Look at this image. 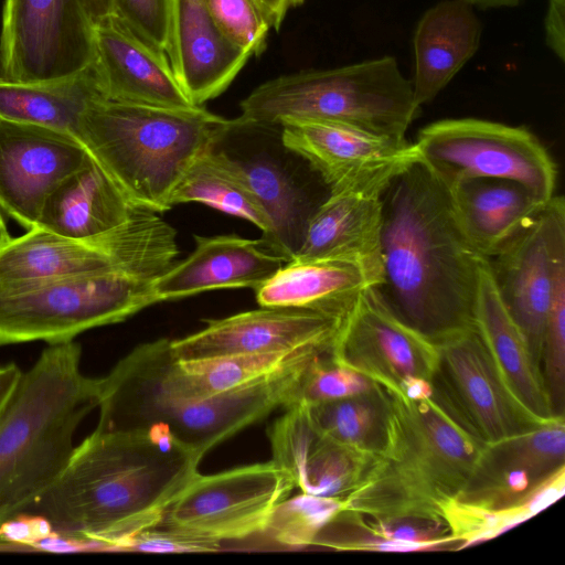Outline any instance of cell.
Segmentation results:
<instances>
[{
	"instance_id": "6da1fadb",
	"label": "cell",
	"mask_w": 565,
	"mask_h": 565,
	"mask_svg": "<svg viewBox=\"0 0 565 565\" xmlns=\"http://www.w3.org/2000/svg\"><path fill=\"white\" fill-rule=\"evenodd\" d=\"M202 458L162 426L95 429L22 518L42 521L65 540L122 551L162 521L200 473Z\"/></svg>"
},
{
	"instance_id": "7a4b0ae2",
	"label": "cell",
	"mask_w": 565,
	"mask_h": 565,
	"mask_svg": "<svg viewBox=\"0 0 565 565\" xmlns=\"http://www.w3.org/2000/svg\"><path fill=\"white\" fill-rule=\"evenodd\" d=\"M382 284L405 323L437 343L475 327L484 257L456 217L447 189L417 161L382 193Z\"/></svg>"
},
{
	"instance_id": "3957f363",
	"label": "cell",
	"mask_w": 565,
	"mask_h": 565,
	"mask_svg": "<svg viewBox=\"0 0 565 565\" xmlns=\"http://www.w3.org/2000/svg\"><path fill=\"white\" fill-rule=\"evenodd\" d=\"M384 425L377 448L342 510L369 519L443 521L484 443L433 379L379 386Z\"/></svg>"
},
{
	"instance_id": "277c9868",
	"label": "cell",
	"mask_w": 565,
	"mask_h": 565,
	"mask_svg": "<svg viewBox=\"0 0 565 565\" xmlns=\"http://www.w3.org/2000/svg\"><path fill=\"white\" fill-rule=\"evenodd\" d=\"M170 342L159 339L138 345L98 379L96 430L162 426L204 456L277 407H286L302 371L321 354L308 353L245 386L205 396L189 383Z\"/></svg>"
},
{
	"instance_id": "5b68a950",
	"label": "cell",
	"mask_w": 565,
	"mask_h": 565,
	"mask_svg": "<svg viewBox=\"0 0 565 565\" xmlns=\"http://www.w3.org/2000/svg\"><path fill=\"white\" fill-rule=\"evenodd\" d=\"M81 345L50 344L0 412V530L60 477L83 419L97 406L98 379L83 374Z\"/></svg>"
},
{
	"instance_id": "8992f818",
	"label": "cell",
	"mask_w": 565,
	"mask_h": 565,
	"mask_svg": "<svg viewBox=\"0 0 565 565\" xmlns=\"http://www.w3.org/2000/svg\"><path fill=\"white\" fill-rule=\"evenodd\" d=\"M231 122L201 106L168 108L103 97L87 107L75 138L132 206L159 214L172 207L182 175Z\"/></svg>"
},
{
	"instance_id": "52a82bcc",
	"label": "cell",
	"mask_w": 565,
	"mask_h": 565,
	"mask_svg": "<svg viewBox=\"0 0 565 565\" xmlns=\"http://www.w3.org/2000/svg\"><path fill=\"white\" fill-rule=\"evenodd\" d=\"M565 490V417L484 443L444 520L459 548L493 539L558 500Z\"/></svg>"
},
{
	"instance_id": "ba28073f",
	"label": "cell",
	"mask_w": 565,
	"mask_h": 565,
	"mask_svg": "<svg viewBox=\"0 0 565 565\" xmlns=\"http://www.w3.org/2000/svg\"><path fill=\"white\" fill-rule=\"evenodd\" d=\"M243 121L279 125L286 119L342 124L405 139L418 114L412 82L392 56L330 70L305 71L267 81L242 103Z\"/></svg>"
},
{
	"instance_id": "9c48e42d",
	"label": "cell",
	"mask_w": 565,
	"mask_h": 565,
	"mask_svg": "<svg viewBox=\"0 0 565 565\" xmlns=\"http://www.w3.org/2000/svg\"><path fill=\"white\" fill-rule=\"evenodd\" d=\"M157 278V277H156ZM154 277L107 271L42 280L0 281V345L72 341L158 303Z\"/></svg>"
},
{
	"instance_id": "30bf717a",
	"label": "cell",
	"mask_w": 565,
	"mask_h": 565,
	"mask_svg": "<svg viewBox=\"0 0 565 565\" xmlns=\"http://www.w3.org/2000/svg\"><path fill=\"white\" fill-rule=\"evenodd\" d=\"M212 148L237 170L269 216L271 230L260 238L292 260L311 216L330 194L322 177L282 142L280 125L232 119Z\"/></svg>"
},
{
	"instance_id": "8fae6325",
	"label": "cell",
	"mask_w": 565,
	"mask_h": 565,
	"mask_svg": "<svg viewBox=\"0 0 565 565\" xmlns=\"http://www.w3.org/2000/svg\"><path fill=\"white\" fill-rule=\"evenodd\" d=\"M426 169L447 189L470 179L516 181L543 201L555 195L556 166L523 127L477 118L443 119L422 128L414 142Z\"/></svg>"
},
{
	"instance_id": "7c38bea8",
	"label": "cell",
	"mask_w": 565,
	"mask_h": 565,
	"mask_svg": "<svg viewBox=\"0 0 565 565\" xmlns=\"http://www.w3.org/2000/svg\"><path fill=\"white\" fill-rule=\"evenodd\" d=\"M95 62V22L83 0H4L0 75L43 82Z\"/></svg>"
},
{
	"instance_id": "4fadbf2b",
	"label": "cell",
	"mask_w": 565,
	"mask_h": 565,
	"mask_svg": "<svg viewBox=\"0 0 565 565\" xmlns=\"http://www.w3.org/2000/svg\"><path fill=\"white\" fill-rule=\"evenodd\" d=\"M495 289L541 370L547 315L565 278V204L554 195L516 236L486 258Z\"/></svg>"
},
{
	"instance_id": "5bb4252c",
	"label": "cell",
	"mask_w": 565,
	"mask_h": 565,
	"mask_svg": "<svg viewBox=\"0 0 565 565\" xmlns=\"http://www.w3.org/2000/svg\"><path fill=\"white\" fill-rule=\"evenodd\" d=\"M296 488L273 460L213 475L199 473L158 525L216 540L259 534L273 510Z\"/></svg>"
},
{
	"instance_id": "9a60e30c",
	"label": "cell",
	"mask_w": 565,
	"mask_h": 565,
	"mask_svg": "<svg viewBox=\"0 0 565 565\" xmlns=\"http://www.w3.org/2000/svg\"><path fill=\"white\" fill-rule=\"evenodd\" d=\"M331 359L386 388L433 380L439 360L436 344L398 318L373 288L342 318Z\"/></svg>"
},
{
	"instance_id": "2e32d148",
	"label": "cell",
	"mask_w": 565,
	"mask_h": 565,
	"mask_svg": "<svg viewBox=\"0 0 565 565\" xmlns=\"http://www.w3.org/2000/svg\"><path fill=\"white\" fill-rule=\"evenodd\" d=\"M282 142L305 158L332 191L382 194L404 170L419 161L415 143L324 120L286 119Z\"/></svg>"
},
{
	"instance_id": "e0dca14e",
	"label": "cell",
	"mask_w": 565,
	"mask_h": 565,
	"mask_svg": "<svg viewBox=\"0 0 565 565\" xmlns=\"http://www.w3.org/2000/svg\"><path fill=\"white\" fill-rule=\"evenodd\" d=\"M435 344L439 360L434 380L483 443L544 424L512 394L475 327Z\"/></svg>"
},
{
	"instance_id": "ac0fdd59",
	"label": "cell",
	"mask_w": 565,
	"mask_h": 565,
	"mask_svg": "<svg viewBox=\"0 0 565 565\" xmlns=\"http://www.w3.org/2000/svg\"><path fill=\"white\" fill-rule=\"evenodd\" d=\"M90 156L72 135L0 118V206L28 230L50 193Z\"/></svg>"
},
{
	"instance_id": "d6986e66",
	"label": "cell",
	"mask_w": 565,
	"mask_h": 565,
	"mask_svg": "<svg viewBox=\"0 0 565 565\" xmlns=\"http://www.w3.org/2000/svg\"><path fill=\"white\" fill-rule=\"evenodd\" d=\"M341 320L312 310L262 307L206 320L205 328L170 345L178 361L291 352L332 344Z\"/></svg>"
},
{
	"instance_id": "ffe728a7",
	"label": "cell",
	"mask_w": 565,
	"mask_h": 565,
	"mask_svg": "<svg viewBox=\"0 0 565 565\" xmlns=\"http://www.w3.org/2000/svg\"><path fill=\"white\" fill-rule=\"evenodd\" d=\"M164 53L195 106L222 94L250 56L223 33L205 0H170Z\"/></svg>"
},
{
	"instance_id": "44dd1931",
	"label": "cell",
	"mask_w": 565,
	"mask_h": 565,
	"mask_svg": "<svg viewBox=\"0 0 565 565\" xmlns=\"http://www.w3.org/2000/svg\"><path fill=\"white\" fill-rule=\"evenodd\" d=\"M95 66L105 98L168 108L195 107L166 53L110 14L95 22Z\"/></svg>"
},
{
	"instance_id": "7402d4cb",
	"label": "cell",
	"mask_w": 565,
	"mask_h": 565,
	"mask_svg": "<svg viewBox=\"0 0 565 565\" xmlns=\"http://www.w3.org/2000/svg\"><path fill=\"white\" fill-rule=\"evenodd\" d=\"M273 461L301 492L343 499L361 480L373 452L341 445L322 435L301 405L286 408L268 430Z\"/></svg>"
},
{
	"instance_id": "603a6c76",
	"label": "cell",
	"mask_w": 565,
	"mask_h": 565,
	"mask_svg": "<svg viewBox=\"0 0 565 565\" xmlns=\"http://www.w3.org/2000/svg\"><path fill=\"white\" fill-rule=\"evenodd\" d=\"M195 248L152 281L158 302L227 288H253L288 263L262 239L236 235L198 236Z\"/></svg>"
},
{
	"instance_id": "cb8c5ba5",
	"label": "cell",
	"mask_w": 565,
	"mask_h": 565,
	"mask_svg": "<svg viewBox=\"0 0 565 565\" xmlns=\"http://www.w3.org/2000/svg\"><path fill=\"white\" fill-rule=\"evenodd\" d=\"M382 226V194L332 191L311 216L294 259L352 263L376 288L383 280Z\"/></svg>"
},
{
	"instance_id": "d4e9b609",
	"label": "cell",
	"mask_w": 565,
	"mask_h": 565,
	"mask_svg": "<svg viewBox=\"0 0 565 565\" xmlns=\"http://www.w3.org/2000/svg\"><path fill=\"white\" fill-rule=\"evenodd\" d=\"M447 191L460 227L484 258L497 254L550 201L516 181L498 178L465 180Z\"/></svg>"
},
{
	"instance_id": "484cf974",
	"label": "cell",
	"mask_w": 565,
	"mask_h": 565,
	"mask_svg": "<svg viewBox=\"0 0 565 565\" xmlns=\"http://www.w3.org/2000/svg\"><path fill=\"white\" fill-rule=\"evenodd\" d=\"M463 0H444L428 9L414 33V98L433 100L477 52L482 26Z\"/></svg>"
},
{
	"instance_id": "4316f807",
	"label": "cell",
	"mask_w": 565,
	"mask_h": 565,
	"mask_svg": "<svg viewBox=\"0 0 565 565\" xmlns=\"http://www.w3.org/2000/svg\"><path fill=\"white\" fill-rule=\"evenodd\" d=\"M473 322L504 382L520 404L540 422L556 418L541 370L522 332L501 301L486 259L480 271Z\"/></svg>"
},
{
	"instance_id": "83f0119b",
	"label": "cell",
	"mask_w": 565,
	"mask_h": 565,
	"mask_svg": "<svg viewBox=\"0 0 565 565\" xmlns=\"http://www.w3.org/2000/svg\"><path fill=\"white\" fill-rule=\"evenodd\" d=\"M372 288L356 265L333 258L292 259L255 289L260 307L306 309L343 318Z\"/></svg>"
},
{
	"instance_id": "f1b7e54d",
	"label": "cell",
	"mask_w": 565,
	"mask_h": 565,
	"mask_svg": "<svg viewBox=\"0 0 565 565\" xmlns=\"http://www.w3.org/2000/svg\"><path fill=\"white\" fill-rule=\"evenodd\" d=\"M136 209L90 157L50 193L35 226L89 241L126 222Z\"/></svg>"
},
{
	"instance_id": "f546056e",
	"label": "cell",
	"mask_w": 565,
	"mask_h": 565,
	"mask_svg": "<svg viewBox=\"0 0 565 565\" xmlns=\"http://www.w3.org/2000/svg\"><path fill=\"white\" fill-rule=\"evenodd\" d=\"M103 97L95 63L52 81L20 82L0 75V118L47 127L74 137L87 107Z\"/></svg>"
},
{
	"instance_id": "4dcf8cb0",
	"label": "cell",
	"mask_w": 565,
	"mask_h": 565,
	"mask_svg": "<svg viewBox=\"0 0 565 565\" xmlns=\"http://www.w3.org/2000/svg\"><path fill=\"white\" fill-rule=\"evenodd\" d=\"M189 202L244 218L257 226L263 236L271 230L269 216L243 177L213 148L189 167L171 194V206Z\"/></svg>"
},
{
	"instance_id": "1f68e13d",
	"label": "cell",
	"mask_w": 565,
	"mask_h": 565,
	"mask_svg": "<svg viewBox=\"0 0 565 565\" xmlns=\"http://www.w3.org/2000/svg\"><path fill=\"white\" fill-rule=\"evenodd\" d=\"M313 426L331 440L373 452L384 425V396L379 387L344 398L301 405Z\"/></svg>"
},
{
	"instance_id": "d6a6232c",
	"label": "cell",
	"mask_w": 565,
	"mask_h": 565,
	"mask_svg": "<svg viewBox=\"0 0 565 565\" xmlns=\"http://www.w3.org/2000/svg\"><path fill=\"white\" fill-rule=\"evenodd\" d=\"M331 348L332 344L315 345L291 352L239 354L179 363L194 391L207 396L245 386L308 353Z\"/></svg>"
},
{
	"instance_id": "836d02e7",
	"label": "cell",
	"mask_w": 565,
	"mask_h": 565,
	"mask_svg": "<svg viewBox=\"0 0 565 565\" xmlns=\"http://www.w3.org/2000/svg\"><path fill=\"white\" fill-rule=\"evenodd\" d=\"M341 510L342 499L301 492L280 502L259 534L284 547L312 546L319 531Z\"/></svg>"
},
{
	"instance_id": "e575fe53",
	"label": "cell",
	"mask_w": 565,
	"mask_h": 565,
	"mask_svg": "<svg viewBox=\"0 0 565 565\" xmlns=\"http://www.w3.org/2000/svg\"><path fill=\"white\" fill-rule=\"evenodd\" d=\"M375 386L366 376L337 364L330 351L318 355L305 367L285 408L354 396Z\"/></svg>"
},
{
	"instance_id": "d590c367",
	"label": "cell",
	"mask_w": 565,
	"mask_h": 565,
	"mask_svg": "<svg viewBox=\"0 0 565 565\" xmlns=\"http://www.w3.org/2000/svg\"><path fill=\"white\" fill-rule=\"evenodd\" d=\"M541 374L554 415L565 417V278L557 284L550 306Z\"/></svg>"
},
{
	"instance_id": "8d00e7d4",
	"label": "cell",
	"mask_w": 565,
	"mask_h": 565,
	"mask_svg": "<svg viewBox=\"0 0 565 565\" xmlns=\"http://www.w3.org/2000/svg\"><path fill=\"white\" fill-rule=\"evenodd\" d=\"M223 33L250 56L262 53L271 25L255 0H205Z\"/></svg>"
},
{
	"instance_id": "74e56055",
	"label": "cell",
	"mask_w": 565,
	"mask_h": 565,
	"mask_svg": "<svg viewBox=\"0 0 565 565\" xmlns=\"http://www.w3.org/2000/svg\"><path fill=\"white\" fill-rule=\"evenodd\" d=\"M113 14L138 36L164 52L170 0H114Z\"/></svg>"
},
{
	"instance_id": "f35d334b",
	"label": "cell",
	"mask_w": 565,
	"mask_h": 565,
	"mask_svg": "<svg viewBox=\"0 0 565 565\" xmlns=\"http://www.w3.org/2000/svg\"><path fill=\"white\" fill-rule=\"evenodd\" d=\"M221 542L175 530L156 525L134 535L122 551L154 552V553H210L217 552Z\"/></svg>"
},
{
	"instance_id": "ab89813d",
	"label": "cell",
	"mask_w": 565,
	"mask_h": 565,
	"mask_svg": "<svg viewBox=\"0 0 565 565\" xmlns=\"http://www.w3.org/2000/svg\"><path fill=\"white\" fill-rule=\"evenodd\" d=\"M565 0H550L544 21L546 45L564 61L565 31H564Z\"/></svg>"
},
{
	"instance_id": "60d3db41",
	"label": "cell",
	"mask_w": 565,
	"mask_h": 565,
	"mask_svg": "<svg viewBox=\"0 0 565 565\" xmlns=\"http://www.w3.org/2000/svg\"><path fill=\"white\" fill-rule=\"evenodd\" d=\"M266 15L271 28L278 30L289 10L302 4L305 0H255Z\"/></svg>"
},
{
	"instance_id": "b9f144b4",
	"label": "cell",
	"mask_w": 565,
	"mask_h": 565,
	"mask_svg": "<svg viewBox=\"0 0 565 565\" xmlns=\"http://www.w3.org/2000/svg\"><path fill=\"white\" fill-rule=\"evenodd\" d=\"M22 371L14 363L0 366V412L13 393Z\"/></svg>"
},
{
	"instance_id": "7bdbcfd3",
	"label": "cell",
	"mask_w": 565,
	"mask_h": 565,
	"mask_svg": "<svg viewBox=\"0 0 565 565\" xmlns=\"http://www.w3.org/2000/svg\"><path fill=\"white\" fill-rule=\"evenodd\" d=\"M94 22L113 14L114 0H83Z\"/></svg>"
},
{
	"instance_id": "ee69618b",
	"label": "cell",
	"mask_w": 565,
	"mask_h": 565,
	"mask_svg": "<svg viewBox=\"0 0 565 565\" xmlns=\"http://www.w3.org/2000/svg\"><path fill=\"white\" fill-rule=\"evenodd\" d=\"M471 7H478L480 9H491L501 7H514L522 0H463Z\"/></svg>"
},
{
	"instance_id": "f6af8a7d",
	"label": "cell",
	"mask_w": 565,
	"mask_h": 565,
	"mask_svg": "<svg viewBox=\"0 0 565 565\" xmlns=\"http://www.w3.org/2000/svg\"><path fill=\"white\" fill-rule=\"evenodd\" d=\"M2 213H3V211L0 206V252L7 245V243L11 239V236L8 232Z\"/></svg>"
}]
</instances>
